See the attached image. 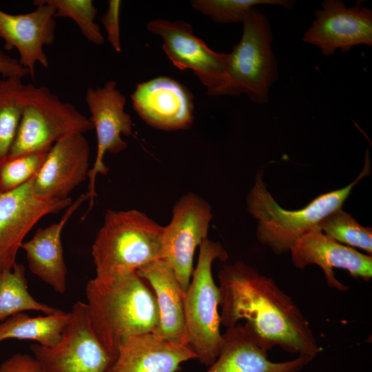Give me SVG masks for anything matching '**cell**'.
I'll return each mask as SVG.
<instances>
[{"label": "cell", "instance_id": "cell-21", "mask_svg": "<svg viewBox=\"0 0 372 372\" xmlns=\"http://www.w3.org/2000/svg\"><path fill=\"white\" fill-rule=\"evenodd\" d=\"M136 272L150 286L156 300L159 324L154 334L188 345L185 329V292L172 268L165 260L158 259L138 268Z\"/></svg>", "mask_w": 372, "mask_h": 372}, {"label": "cell", "instance_id": "cell-18", "mask_svg": "<svg viewBox=\"0 0 372 372\" xmlns=\"http://www.w3.org/2000/svg\"><path fill=\"white\" fill-rule=\"evenodd\" d=\"M267 348L244 324L227 327L218 356L206 372H300L313 359L298 355L280 362L268 359Z\"/></svg>", "mask_w": 372, "mask_h": 372}, {"label": "cell", "instance_id": "cell-4", "mask_svg": "<svg viewBox=\"0 0 372 372\" xmlns=\"http://www.w3.org/2000/svg\"><path fill=\"white\" fill-rule=\"evenodd\" d=\"M163 227L137 209H108L92 246L96 276L135 271L162 257Z\"/></svg>", "mask_w": 372, "mask_h": 372}, {"label": "cell", "instance_id": "cell-30", "mask_svg": "<svg viewBox=\"0 0 372 372\" xmlns=\"http://www.w3.org/2000/svg\"><path fill=\"white\" fill-rule=\"evenodd\" d=\"M0 372H44V371L34 355L16 353L0 364Z\"/></svg>", "mask_w": 372, "mask_h": 372}, {"label": "cell", "instance_id": "cell-20", "mask_svg": "<svg viewBox=\"0 0 372 372\" xmlns=\"http://www.w3.org/2000/svg\"><path fill=\"white\" fill-rule=\"evenodd\" d=\"M86 200V194L79 196L67 208L59 222L39 228L30 240L21 245L26 254L32 273L61 294L65 291L67 276L61 242L62 230L72 214Z\"/></svg>", "mask_w": 372, "mask_h": 372}, {"label": "cell", "instance_id": "cell-13", "mask_svg": "<svg viewBox=\"0 0 372 372\" xmlns=\"http://www.w3.org/2000/svg\"><path fill=\"white\" fill-rule=\"evenodd\" d=\"M315 19L304 32L302 41L316 46L325 56L337 50L372 47V10L357 3L347 7L340 0H324L314 12Z\"/></svg>", "mask_w": 372, "mask_h": 372}, {"label": "cell", "instance_id": "cell-24", "mask_svg": "<svg viewBox=\"0 0 372 372\" xmlns=\"http://www.w3.org/2000/svg\"><path fill=\"white\" fill-rule=\"evenodd\" d=\"M25 84L21 79H0V162L8 155L21 120Z\"/></svg>", "mask_w": 372, "mask_h": 372}, {"label": "cell", "instance_id": "cell-11", "mask_svg": "<svg viewBox=\"0 0 372 372\" xmlns=\"http://www.w3.org/2000/svg\"><path fill=\"white\" fill-rule=\"evenodd\" d=\"M85 99L90 113L89 120L95 130L97 139L95 161L87 174V213L97 196L95 190L97 175H106L109 171L103 161L105 153L118 154L127 147L121 135L130 136L133 123L131 116L125 111L126 98L116 88L114 81H109L102 87H89Z\"/></svg>", "mask_w": 372, "mask_h": 372}, {"label": "cell", "instance_id": "cell-1", "mask_svg": "<svg viewBox=\"0 0 372 372\" xmlns=\"http://www.w3.org/2000/svg\"><path fill=\"white\" fill-rule=\"evenodd\" d=\"M218 280L222 325L245 320L269 351L279 347L312 359L322 351L307 319L272 278L239 260L223 265Z\"/></svg>", "mask_w": 372, "mask_h": 372}, {"label": "cell", "instance_id": "cell-8", "mask_svg": "<svg viewBox=\"0 0 372 372\" xmlns=\"http://www.w3.org/2000/svg\"><path fill=\"white\" fill-rule=\"evenodd\" d=\"M147 28L161 37L163 49L173 65L180 70H192L209 96L228 94L229 53L210 49L184 21L154 19L147 23Z\"/></svg>", "mask_w": 372, "mask_h": 372}, {"label": "cell", "instance_id": "cell-15", "mask_svg": "<svg viewBox=\"0 0 372 372\" xmlns=\"http://www.w3.org/2000/svg\"><path fill=\"white\" fill-rule=\"evenodd\" d=\"M293 265L301 270L311 265L323 271L329 287L346 291L349 287L335 276L334 268L346 270L355 278H372V256L342 245L321 231L318 226L301 237L290 250Z\"/></svg>", "mask_w": 372, "mask_h": 372}, {"label": "cell", "instance_id": "cell-2", "mask_svg": "<svg viewBox=\"0 0 372 372\" xmlns=\"http://www.w3.org/2000/svg\"><path fill=\"white\" fill-rule=\"evenodd\" d=\"M85 296L92 330L112 360L125 339L154 333L158 329L159 312L154 293L136 271L107 279H90Z\"/></svg>", "mask_w": 372, "mask_h": 372}, {"label": "cell", "instance_id": "cell-28", "mask_svg": "<svg viewBox=\"0 0 372 372\" xmlns=\"http://www.w3.org/2000/svg\"><path fill=\"white\" fill-rule=\"evenodd\" d=\"M48 151L30 153L1 161L0 192L12 190L30 180L39 171Z\"/></svg>", "mask_w": 372, "mask_h": 372}, {"label": "cell", "instance_id": "cell-31", "mask_svg": "<svg viewBox=\"0 0 372 372\" xmlns=\"http://www.w3.org/2000/svg\"><path fill=\"white\" fill-rule=\"evenodd\" d=\"M0 74L4 78L17 77L22 79L30 73L23 68L19 60L9 56L0 49Z\"/></svg>", "mask_w": 372, "mask_h": 372}, {"label": "cell", "instance_id": "cell-16", "mask_svg": "<svg viewBox=\"0 0 372 372\" xmlns=\"http://www.w3.org/2000/svg\"><path fill=\"white\" fill-rule=\"evenodd\" d=\"M90 145L82 133L57 141L33 178V190L43 199H66L87 177Z\"/></svg>", "mask_w": 372, "mask_h": 372}, {"label": "cell", "instance_id": "cell-17", "mask_svg": "<svg viewBox=\"0 0 372 372\" xmlns=\"http://www.w3.org/2000/svg\"><path fill=\"white\" fill-rule=\"evenodd\" d=\"M36 8L28 13L10 14L0 9V40L4 48H15L19 53L20 64L34 78L35 65L49 66L44 52L45 45H52L55 39V10L43 0H35Z\"/></svg>", "mask_w": 372, "mask_h": 372}, {"label": "cell", "instance_id": "cell-26", "mask_svg": "<svg viewBox=\"0 0 372 372\" xmlns=\"http://www.w3.org/2000/svg\"><path fill=\"white\" fill-rule=\"evenodd\" d=\"M191 6L208 15L216 23H241L245 14L254 7L269 5L292 10L296 1L291 0H193Z\"/></svg>", "mask_w": 372, "mask_h": 372}, {"label": "cell", "instance_id": "cell-14", "mask_svg": "<svg viewBox=\"0 0 372 372\" xmlns=\"http://www.w3.org/2000/svg\"><path fill=\"white\" fill-rule=\"evenodd\" d=\"M134 110L147 125L158 130H186L193 123L194 98L181 83L158 76L138 83L130 95Z\"/></svg>", "mask_w": 372, "mask_h": 372}, {"label": "cell", "instance_id": "cell-10", "mask_svg": "<svg viewBox=\"0 0 372 372\" xmlns=\"http://www.w3.org/2000/svg\"><path fill=\"white\" fill-rule=\"evenodd\" d=\"M212 216L211 207L206 200L187 192L175 203L172 219L163 227L161 259L172 268L184 292L194 271L196 248L208 238Z\"/></svg>", "mask_w": 372, "mask_h": 372}, {"label": "cell", "instance_id": "cell-3", "mask_svg": "<svg viewBox=\"0 0 372 372\" xmlns=\"http://www.w3.org/2000/svg\"><path fill=\"white\" fill-rule=\"evenodd\" d=\"M369 169L366 152L364 167L353 182L317 196L298 210L285 209L278 205L267 189L262 171H259L247 196V209L257 220V239L276 254L290 251L298 240L318 226L323 218L342 208L353 187L369 174Z\"/></svg>", "mask_w": 372, "mask_h": 372}, {"label": "cell", "instance_id": "cell-22", "mask_svg": "<svg viewBox=\"0 0 372 372\" xmlns=\"http://www.w3.org/2000/svg\"><path fill=\"white\" fill-rule=\"evenodd\" d=\"M70 318V311L56 312L32 317L20 312L0 322V342L6 339L26 340L41 346L52 347L61 340L63 330Z\"/></svg>", "mask_w": 372, "mask_h": 372}, {"label": "cell", "instance_id": "cell-9", "mask_svg": "<svg viewBox=\"0 0 372 372\" xmlns=\"http://www.w3.org/2000/svg\"><path fill=\"white\" fill-rule=\"evenodd\" d=\"M30 349L44 372H105L113 361L96 337L86 303L81 301L72 306L70 320L55 346L36 343Z\"/></svg>", "mask_w": 372, "mask_h": 372}, {"label": "cell", "instance_id": "cell-27", "mask_svg": "<svg viewBox=\"0 0 372 372\" xmlns=\"http://www.w3.org/2000/svg\"><path fill=\"white\" fill-rule=\"evenodd\" d=\"M55 10L54 17L72 19L83 37L90 43L101 45L104 37L94 21L97 9L92 0H43Z\"/></svg>", "mask_w": 372, "mask_h": 372}, {"label": "cell", "instance_id": "cell-5", "mask_svg": "<svg viewBox=\"0 0 372 372\" xmlns=\"http://www.w3.org/2000/svg\"><path fill=\"white\" fill-rule=\"evenodd\" d=\"M228 254L219 242L206 239L199 246L197 265L185 292L184 318L187 344L201 364L210 366L223 344L218 312L220 291L211 271L213 262L225 261Z\"/></svg>", "mask_w": 372, "mask_h": 372}, {"label": "cell", "instance_id": "cell-25", "mask_svg": "<svg viewBox=\"0 0 372 372\" xmlns=\"http://www.w3.org/2000/svg\"><path fill=\"white\" fill-rule=\"evenodd\" d=\"M322 233L335 241L350 247L372 254V229L361 225L342 208L335 210L318 225Z\"/></svg>", "mask_w": 372, "mask_h": 372}, {"label": "cell", "instance_id": "cell-29", "mask_svg": "<svg viewBox=\"0 0 372 372\" xmlns=\"http://www.w3.org/2000/svg\"><path fill=\"white\" fill-rule=\"evenodd\" d=\"M121 1L110 0L107 10L101 18V22L107 32V37L112 48L117 52H121L120 39V11Z\"/></svg>", "mask_w": 372, "mask_h": 372}, {"label": "cell", "instance_id": "cell-23", "mask_svg": "<svg viewBox=\"0 0 372 372\" xmlns=\"http://www.w3.org/2000/svg\"><path fill=\"white\" fill-rule=\"evenodd\" d=\"M59 309L36 300L28 291L25 268L17 263L11 269L0 270V320L26 311L48 315Z\"/></svg>", "mask_w": 372, "mask_h": 372}, {"label": "cell", "instance_id": "cell-19", "mask_svg": "<svg viewBox=\"0 0 372 372\" xmlns=\"http://www.w3.org/2000/svg\"><path fill=\"white\" fill-rule=\"evenodd\" d=\"M193 359L197 357L189 345L141 333L121 343L105 372H177L181 364Z\"/></svg>", "mask_w": 372, "mask_h": 372}, {"label": "cell", "instance_id": "cell-12", "mask_svg": "<svg viewBox=\"0 0 372 372\" xmlns=\"http://www.w3.org/2000/svg\"><path fill=\"white\" fill-rule=\"evenodd\" d=\"M34 177L16 189L0 192V270L11 269L17 264L19 249L40 219L68 208L72 203L71 198H39L33 190Z\"/></svg>", "mask_w": 372, "mask_h": 372}, {"label": "cell", "instance_id": "cell-6", "mask_svg": "<svg viewBox=\"0 0 372 372\" xmlns=\"http://www.w3.org/2000/svg\"><path fill=\"white\" fill-rule=\"evenodd\" d=\"M241 23L242 34L229 54L228 96L245 94L253 103L268 102L269 92L278 79L272 49L273 33L266 14L251 8Z\"/></svg>", "mask_w": 372, "mask_h": 372}, {"label": "cell", "instance_id": "cell-7", "mask_svg": "<svg viewBox=\"0 0 372 372\" xmlns=\"http://www.w3.org/2000/svg\"><path fill=\"white\" fill-rule=\"evenodd\" d=\"M91 130L89 118L48 87L25 84L23 112L6 158L48 151L61 138Z\"/></svg>", "mask_w": 372, "mask_h": 372}]
</instances>
